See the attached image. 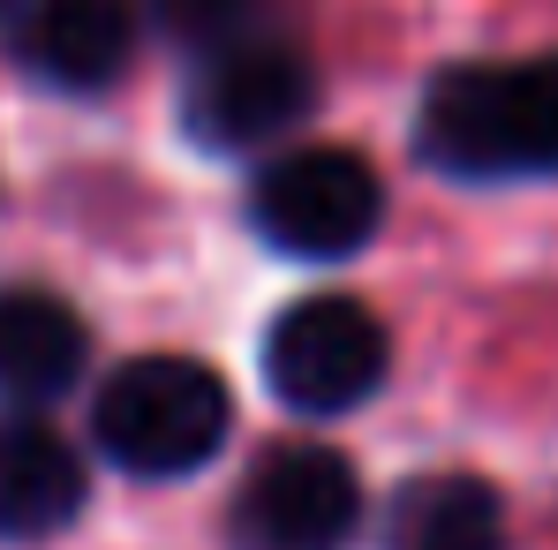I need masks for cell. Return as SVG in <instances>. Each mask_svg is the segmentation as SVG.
<instances>
[{"label":"cell","instance_id":"obj_1","mask_svg":"<svg viewBox=\"0 0 558 550\" xmlns=\"http://www.w3.org/2000/svg\"><path fill=\"white\" fill-rule=\"evenodd\" d=\"M423 159L453 182L558 174V53L513 69H446L423 91Z\"/></svg>","mask_w":558,"mask_h":550},{"label":"cell","instance_id":"obj_2","mask_svg":"<svg viewBox=\"0 0 558 550\" xmlns=\"http://www.w3.org/2000/svg\"><path fill=\"white\" fill-rule=\"evenodd\" d=\"M234 400L219 384V369L189 363V355H136L129 369L106 377L98 392V445L121 460L129 475H189L227 445Z\"/></svg>","mask_w":558,"mask_h":550},{"label":"cell","instance_id":"obj_3","mask_svg":"<svg viewBox=\"0 0 558 550\" xmlns=\"http://www.w3.org/2000/svg\"><path fill=\"white\" fill-rule=\"evenodd\" d=\"M250 219L279 257H355L385 219V188H377L371 159H355L340 144H310L257 174Z\"/></svg>","mask_w":558,"mask_h":550},{"label":"cell","instance_id":"obj_4","mask_svg":"<svg viewBox=\"0 0 558 550\" xmlns=\"http://www.w3.org/2000/svg\"><path fill=\"white\" fill-rule=\"evenodd\" d=\"M265 377L294 415H348L385 384V325L355 294H302L265 332Z\"/></svg>","mask_w":558,"mask_h":550},{"label":"cell","instance_id":"obj_5","mask_svg":"<svg viewBox=\"0 0 558 550\" xmlns=\"http://www.w3.org/2000/svg\"><path fill=\"white\" fill-rule=\"evenodd\" d=\"M310 98H317V76L294 46L234 38V46L204 53V69L182 98V121L211 151H250V144H272L279 129H294L310 113Z\"/></svg>","mask_w":558,"mask_h":550},{"label":"cell","instance_id":"obj_6","mask_svg":"<svg viewBox=\"0 0 558 550\" xmlns=\"http://www.w3.org/2000/svg\"><path fill=\"white\" fill-rule=\"evenodd\" d=\"M363 521V482L332 445H272L257 460L242 505H234V543L242 550H348Z\"/></svg>","mask_w":558,"mask_h":550},{"label":"cell","instance_id":"obj_7","mask_svg":"<svg viewBox=\"0 0 558 550\" xmlns=\"http://www.w3.org/2000/svg\"><path fill=\"white\" fill-rule=\"evenodd\" d=\"M129 0H15V53L53 91H98L129 69Z\"/></svg>","mask_w":558,"mask_h":550},{"label":"cell","instance_id":"obj_8","mask_svg":"<svg viewBox=\"0 0 558 550\" xmlns=\"http://www.w3.org/2000/svg\"><path fill=\"white\" fill-rule=\"evenodd\" d=\"M84 513V460L38 415H0V543H46Z\"/></svg>","mask_w":558,"mask_h":550},{"label":"cell","instance_id":"obj_9","mask_svg":"<svg viewBox=\"0 0 558 550\" xmlns=\"http://www.w3.org/2000/svg\"><path fill=\"white\" fill-rule=\"evenodd\" d=\"M92 355L84 317L46 286H0V400L46 407L61 400Z\"/></svg>","mask_w":558,"mask_h":550},{"label":"cell","instance_id":"obj_10","mask_svg":"<svg viewBox=\"0 0 558 550\" xmlns=\"http://www.w3.org/2000/svg\"><path fill=\"white\" fill-rule=\"evenodd\" d=\"M385 550H506V505L483 475H415L385 513Z\"/></svg>","mask_w":558,"mask_h":550},{"label":"cell","instance_id":"obj_11","mask_svg":"<svg viewBox=\"0 0 558 550\" xmlns=\"http://www.w3.org/2000/svg\"><path fill=\"white\" fill-rule=\"evenodd\" d=\"M144 8H151V23H159L174 46H204V53H219V46H234V30L250 23L257 0H144Z\"/></svg>","mask_w":558,"mask_h":550}]
</instances>
